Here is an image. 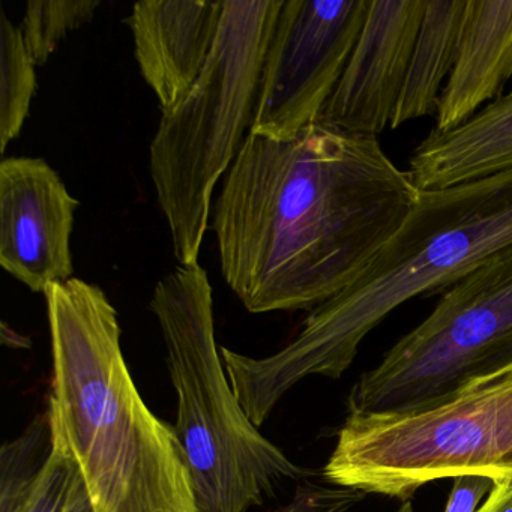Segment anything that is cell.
<instances>
[{"label":"cell","instance_id":"cell-1","mask_svg":"<svg viewBox=\"0 0 512 512\" xmlns=\"http://www.w3.org/2000/svg\"><path fill=\"white\" fill-rule=\"evenodd\" d=\"M377 137L317 121L247 134L212 214L221 274L250 313L314 310L358 278L419 196Z\"/></svg>","mask_w":512,"mask_h":512},{"label":"cell","instance_id":"cell-2","mask_svg":"<svg viewBox=\"0 0 512 512\" xmlns=\"http://www.w3.org/2000/svg\"><path fill=\"white\" fill-rule=\"evenodd\" d=\"M512 245V170L419 191L397 232L343 292L310 311L283 349L251 358L221 347L230 385L250 421L265 424L281 398L311 376L340 379L364 338L416 296L442 295Z\"/></svg>","mask_w":512,"mask_h":512},{"label":"cell","instance_id":"cell-3","mask_svg":"<svg viewBox=\"0 0 512 512\" xmlns=\"http://www.w3.org/2000/svg\"><path fill=\"white\" fill-rule=\"evenodd\" d=\"M44 296L53 359L47 410L94 512H199L187 454L175 427L140 395L106 293L73 277Z\"/></svg>","mask_w":512,"mask_h":512},{"label":"cell","instance_id":"cell-4","mask_svg":"<svg viewBox=\"0 0 512 512\" xmlns=\"http://www.w3.org/2000/svg\"><path fill=\"white\" fill-rule=\"evenodd\" d=\"M151 310L178 395L176 434L187 454L199 512H250L307 470L266 439L236 398L215 340L205 269L178 265L155 286Z\"/></svg>","mask_w":512,"mask_h":512},{"label":"cell","instance_id":"cell-5","mask_svg":"<svg viewBox=\"0 0 512 512\" xmlns=\"http://www.w3.org/2000/svg\"><path fill=\"white\" fill-rule=\"evenodd\" d=\"M284 0H224L211 56L149 148L158 205L179 265L197 263L212 196L250 131L263 62Z\"/></svg>","mask_w":512,"mask_h":512},{"label":"cell","instance_id":"cell-6","mask_svg":"<svg viewBox=\"0 0 512 512\" xmlns=\"http://www.w3.org/2000/svg\"><path fill=\"white\" fill-rule=\"evenodd\" d=\"M458 476L512 481V371L415 412H347L323 467L329 485L403 502Z\"/></svg>","mask_w":512,"mask_h":512},{"label":"cell","instance_id":"cell-7","mask_svg":"<svg viewBox=\"0 0 512 512\" xmlns=\"http://www.w3.org/2000/svg\"><path fill=\"white\" fill-rule=\"evenodd\" d=\"M511 371L509 245L443 292L430 316L359 377L347 412H415Z\"/></svg>","mask_w":512,"mask_h":512},{"label":"cell","instance_id":"cell-8","mask_svg":"<svg viewBox=\"0 0 512 512\" xmlns=\"http://www.w3.org/2000/svg\"><path fill=\"white\" fill-rule=\"evenodd\" d=\"M368 0H284L248 133L292 140L319 121L367 17Z\"/></svg>","mask_w":512,"mask_h":512},{"label":"cell","instance_id":"cell-9","mask_svg":"<svg viewBox=\"0 0 512 512\" xmlns=\"http://www.w3.org/2000/svg\"><path fill=\"white\" fill-rule=\"evenodd\" d=\"M80 202L49 163L34 157L0 163V266L31 292L73 278L71 236Z\"/></svg>","mask_w":512,"mask_h":512},{"label":"cell","instance_id":"cell-10","mask_svg":"<svg viewBox=\"0 0 512 512\" xmlns=\"http://www.w3.org/2000/svg\"><path fill=\"white\" fill-rule=\"evenodd\" d=\"M425 7V0H368L361 34L320 122L368 137L392 127Z\"/></svg>","mask_w":512,"mask_h":512},{"label":"cell","instance_id":"cell-11","mask_svg":"<svg viewBox=\"0 0 512 512\" xmlns=\"http://www.w3.org/2000/svg\"><path fill=\"white\" fill-rule=\"evenodd\" d=\"M217 0H143L127 19L140 73L161 112L178 106L208 62L223 16Z\"/></svg>","mask_w":512,"mask_h":512},{"label":"cell","instance_id":"cell-12","mask_svg":"<svg viewBox=\"0 0 512 512\" xmlns=\"http://www.w3.org/2000/svg\"><path fill=\"white\" fill-rule=\"evenodd\" d=\"M512 77V0H469L454 70L440 97L439 133L469 122L502 98Z\"/></svg>","mask_w":512,"mask_h":512},{"label":"cell","instance_id":"cell-13","mask_svg":"<svg viewBox=\"0 0 512 512\" xmlns=\"http://www.w3.org/2000/svg\"><path fill=\"white\" fill-rule=\"evenodd\" d=\"M512 170V92L487 104L469 122L431 133L409 158L418 190H442Z\"/></svg>","mask_w":512,"mask_h":512},{"label":"cell","instance_id":"cell-14","mask_svg":"<svg viewBox=\"0 0 512 512\" xmlns=\"http://www.w3.org/2000/svg\"><path fill=\"white\" fill-rule=\"evenodd\" d=\"M466 4L464 0L427 2L391 128L437 115L443 85L457 62Z\"/></svg>","mask_w":512,"mask_h":512},{"label":"cell","instance_id":"cell-15","mask_svg":"<svg viewBox=\"0 0 512 512\" xmlns=\"http://www.w3.org/2000/svg\"><path fill=\"white\" fill-rule=\"evenodd\" d=\"M37 65L29 56L22 31L0 11V151L22 133L37 92Z\"/></svg>","mask_w":512,"mask_h":512},{"label":"cell","instance_id":"cell-16","mask_svg":"<svg viewBox=\"0 0 512 512\" xmlns=\"http://www.w3.org/2000/svg\"><path fill=\"white\" fill-rule=\"evenodd\" d=\"M98 0H31L22 31L26 49L37 67L47 64L70 32L88 25L100 8Z\"/></svg>","mask_w":512,"mask_h":512},{"label":"cell","instance_id":"cell-17","mask_svg":"<svg viewBox=\"0 0 512 512\" xmlns=\"http://www.w3.org/2000/svg\"><path fill=\"white\" fill-rule=\"evenodd\" d=\"M52 422V419H50ZM52 452L31 488L0 512H65L79 478L67 443L52 424Z\"/></svg>","mask_w":512,"mask_h":512},{"label":"cell","instance_id":"cell-18","mask_svg":"<svg viewBox=\"0 0 512 512\" xmlns=\"http://www.w3.org/2000/svg\"><path fill=\"white\" fill-rule=\"evenodd\" d=\"M367 494L344 487H325L302 481L286 505L269 512H350L364 502Z\"/></svg>","mask_w":512,"mask_h":512},{"label":"cell","instance_id":"cell-19","mask_svg":"<svg viewBox=\"0 0 512 512\" xmlns=\"http://www.w3.org/2000/svg\"><path fill=\"white\" fill-rule=\"evenodd\" d=\"M494 482L485 476H458L454 478L448 502L443 512H478L481 502L490 491Z\"/></svg>","mask_w":512,"mask_h":512},{"label":"cell","instance_id":"cell-20","mask_svg":"<svg viewBox=\"0 0 512 512\" xmlns=\"http://www.w3.org/2000/svg\"><path fill=\"white\" fill-rule=\"evenodd\" d=\"M478 512H512V481L494 482Z\"/></svg>","mask_w":512,"mask_h":512},{"label":"cell","instance_id":"cell-21","mask_svg":"<svg viewBox=\"0 0 512 512\" xmlns=\"http://www.w3.org/2000/svg\"><path fill=\"white\" fill-rule=\"evenodd\" d=\"M65 512H94L88 491H86L85 484H83L82 478H80V473L79 478H77L76 487H74L73 494H71L70 502H68L67 511Z\"/></svg>","mask_w":512,"mask_h":512},{"label":"cell","instance_id":"cell-22","mask_svg":"<svg viewBox=\"0 0 512 512\" xmlns=\"http://www.w3.org/2000/svg\"><path fill=\"white\" fill-rule=\"evenodd\" d=\"M395 512H416L415 506H413L412 500H407L400 505V508Z\"/></svg>","mask_w":512,"mask_h":512}]
</instances>
